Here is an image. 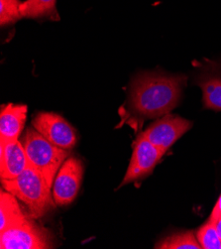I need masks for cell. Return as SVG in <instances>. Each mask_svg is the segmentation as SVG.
<instances>
[{"label":"cell","mask_w":221,"mask_h":249,"mask_svg":"<svg viewBox=\"0 0 221 249\" xmlns=\"http://www.w3.org/2000/svg\"><path fill=\"white\" fill-rule=\"evenodd\" d=\"M187 77L166 72H144L133 80L128 111L137 118H159L169 114L180 103Z\"/></svg>","instance_id":"cell-1"},{"label":"cell","mask_w":221,"mask_h":249,"mask_svg":"<svg viewBox=\"0 0 221 249\" xmlns=\"http://www.w3.org/2000/svg\"><path fill=\"white\" fill-rule=\"evenodd\" d=\"M1 183L7 192L26 205L33 217H41L56 207L52 187L30 163L18 177L1 179Z\"/></svg>","instance_id":"cell-2"},{"label":"cell","mask_w":221,"mask_h":249,"mask_svg":"<svg viewBox=\"0 0 221 249\" xmlns=\"http://www.w3.org/2000/svg\"><path fill=\"white\" fill-rule=\"evenodd\" d=\"M22 144L29 163L42 174L48 184L53 188L55 178L60 168L68 159L69 150L51 143L34 127L27 129Z\"/></svg>","instance_id":"cell-3"},{"label":"cell","mask_w":221,"mask_h":249,"mask_svg":"<svg viewBox=\"0 0 221 249\" xmlns=\"http://www.w3.org/2000/svg\"><path fill=\"white\" fill-rule=\"evenodd\" d=\"M53 243L48 231L27 217L17 226L0 232L1 249H46Z\"/></svg>","instance_id":"cell-4"},{"label":"cell","mask_w":221,"mask_h":249,"mask_svg":"<svg viewBox=\"0 0 221 249\" xmlns=\"http://www.w3.org/2000/svg\"><path fill=\"white\" fill-rule=\"evenodd\" d=\"M192 126V123L174 114H166L152 123L140 135L166 153Z\"/></svg>","instance_id":"cell-5"},{"label":"cell","mask_w":221,"mask_h":249,"mask_svg":"<svg viewBox=\"0 0 221 249\" xmlns=\"http://www.w3.org/2000/svg\"><path fill=\"white\" fill-rule=\"evenodd\" d=\"M32 126L56 146L70 150L77 144L78 136L70 124L61 115L40 112L32 120Z\"/></svg>","instance_id":"cell-6"},{"label":"cell","mask_w":221,"mask_h":249,"mask_svg":"<svg viewBox=\"0 0 221 249\" xmlns=\"http://www.w3.org/2000/svg\"><path fill=\"white\" fill-rule=\"evenodd\" d=\"M84 176V165L75 157L67 159L60 168L53 185V197L57 206H67L75 200Z\"/></svg>","instance_id":"cell-7"},{"label":"cell","mask_w":221,"mask_h":249,"mask_svg":"<svg viewBox=\"0 0 221 249\" xmlns=\"http://www.w3.org/2000/svg\"><path fill=\"white\" fill-rule=\"evenodd\" d=\"M132 147L133 153L131 161L121 186L150 175L165 155L162 150L141 135H139Z\"/></svg>","instance_id":"cell-8"},{"label":"cell","mask_w":221,"mask_h":249,"mask_svg":"<svg viewBox=\"0 0 221 249\" xmlns=\"http://www.w3.org/2000/svg\"><path fill=\"white\" fill-rule=\"evenodd\" d=\"M195 84L203 90L204 107L221 111V64L214 62L204 64L195 78Z\"/></svg>","instance_id":"cell-9"},{"label":"cell","mask_w":221,"mask_h":249,"mask_svg":"<svg viewBox=\"0 0 221 249\" xmlns=\"http://www.w3.org/2000/svg\"><path fill=\"white\" fill-rule=\"evenodd\" d=\"M29 165L22 142L19 140L0 141V175L1 179L18 177Z\"/></svg>","instance_id":"cell-10"},{"label":"cell","mask_w":221,"mask_h":249,"mask_svg":"<svg viewBox=\"0 0 221 249\" xmlns=\"http://www.w3.org/2000/svg\"><path fill=\"white\" fill-rule=\"evenodd\" d=\"M27 117V106L9 104L1 107L0 141L18 140Z\"/></svg>","instance_id":"cell-11"},{"label":"cell","mask_w":221,"mask_h":249,"mask_svg":"<svg viewBox=\"0 0 221 249\" xmlns=\"http://www.w3.org/2000/svg\"><path fill=\"white\" fill-rule=\"evenodd\" d=\"M16 196L6 190L0 193V232L23 222L28 216L23 213Z\"/></svg>","instance_id":"cell-12"},{"label":"cell","mask_w":221,"mask_h":249,"mask_svg":"<svg viewBox=\"0 0 221 249\" xmlns=\"http://www.w3.org/2000/svg\"><path fill=\"white\" fill-rule=\"evenodd\" d=\"M57 0H26L21 4L23 18L59 20Z\"/></svg>","instance_id":"cell-13"},{"label":"cell","mask_w":221,"mask_h":249,"mask_svg":"<svg viewBox=\"0 0 221 249\" xmlns=\"http://www.w3.org/2000/svg\"><path fill=\"white\" fill-rule=\"evenodd\" d=\"M158 249H202V246L191 231L177 232L165 237L156 244Z\"/></svg>","instance_id":"cell-14"},{"label":"cell","mask_w":221,"mask_h":249,"mask_svg":"<svg viewBox=\"0 0 221 249\" xmlns=\"http://www.w3.org/2000/svg\"><path fill=\"white\" fill-rule=\"evenodd\" d=\"M202 248L204 249H221V239L215 229L214 222L210 219L195 233Z\"/></svg>","instance_id":"cell-15"},{"label":"cell","mask_w":221,"mask_h":249,"mask_svg":"<svg viewBox=\"0 0 221 249\" xmlns=\"http://www.w3.org/2000/svg\"><path fill=\"white\" fill-rule=\"evenodd\" d=\"M20 0H0V24L8 26L23 18Z\"/></svg>","instance_id":"cell-16"},{"label":"cell","mask_w":221,"mask_h":249,"mask_svg":"<svg viewBox=\"0 0 221 249\" xmlns=\"http://www.w3.org/2000/svg\"><path fill=\"white\" fill-rule=\"evenodd\" d=\"M219 217H221V195L218 197V201L214 206V209L211 213V215H210L209 219L210 220H216Z\"/></svg>","instance_id":"cell-17"},{"label":"cell","mask_w":221,"mask_h":249,"mask_svg":"<svg viewBox=\"0 0 221 249\" xmlns=\"http://www.w3.org/2000/svg\"><path fill=\"white\" fill-rule=\"evenodd\" d=\"M214 222V226H215V229L217 231V233L221 239V217L217 218L216 220H212Z\"/></svg>","instance_id":"cell-18"}]
</instances>
